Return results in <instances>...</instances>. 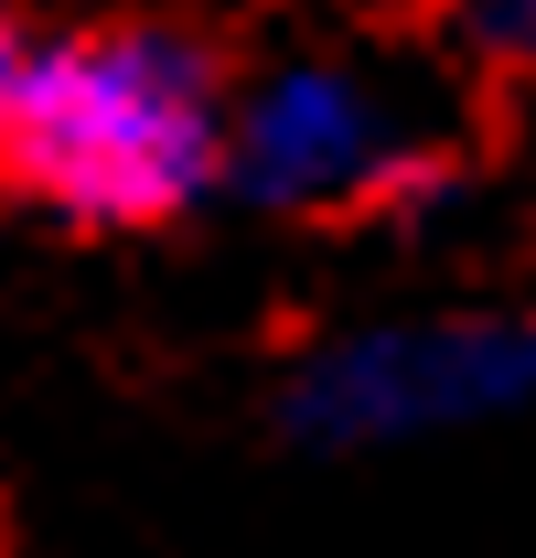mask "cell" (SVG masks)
<instances>
[{
    "instance_id": "obj_3",
    "label": "cell",
    "mask_w": 536,
    "mask_h": 558,
    "mask_svg": "<svg viewBox=\"0 0 536 558\" xmlns=\"http://www.w3.org/2000/svg\"><path fill=\"white\" fill-rule=\"evenodd\" d=\"M451 172V140L418 86L376 54H279L236 75L226 119V194L290 226H376Z\"/></svg>"
},
{
    "instance_id": "obj_1",
    "label": "cell",
    "mask_w": 536,
    "mask_h": 558,
    "mask_svg": "<svg viewBox=\"0 0 536 558\" xmlns=\"http://www.w3.org/2000/svg\"><path fill=\"white\" fill-rule=\"evenodd\" d=\"M226 119L236 75L204 33L150 11L65 22L22 44L0 108V194L75 236H161L226 194Z\"/></svg>"
},
{
    "instance_id": "obj_5",
    "label": "cell",
    "mask_w": 536,
    "mask_h": 558,
    "mask_svg": "<svg viewBox=\"0 0 536 558\" xmlns=\"http://www.w3.org/2000/svg\"><path fill=\"white\" fill-rule=\"evenodd\" d=\"M22 44H33V33H22V22H11V0H0V108H11V75H22Z\"/></svg>"
},
{
    "instance_id": "obj_4",
    "label": "cell",
    "mask_w": 536,
    "mask_h": 558,
    "mask_svg": "<svg viewBox=\"0 0 536 558\" xmlns=\"http://www.w3.org/2000/svg\"><path fill=\"white\" fill-rule=\"evenodd\" d=\"M462 44L494 65H536V0H462Z\"/></svg>"
},
{
    "instance_id": "obj_2",
    "label": "cell",
    "mask_w": 536,
    "mask_h": 558,
    "mask_svg": "<svg viewBox=\"0 0 536 558\" xmlns=\"http://www.w3.org/2000/svg\"><path fill=\"white\" fill-rule=\"evenodd\" d=\"M494 418H536V290L343 323L322 344H301L279 376V429L333 462L462 440Z\"/></svg>"
}]
</instances>
